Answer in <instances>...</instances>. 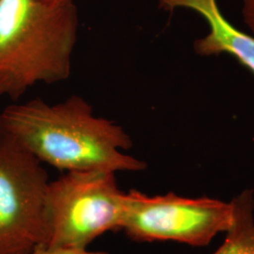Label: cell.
<instances>
[{
  "label": "cell",
  "mask_w": 254,
  "mask_h": 254,
  "mask_svg": "<svg viewBox=\"0 0 254 254\" xmlns=\"http://www.w3.org/2000/svg\"><path fill=\"white\" fill-rule=\"evenodd\" d=\"M78 23L73 2L0 0V97L17 101L37 84L67 80Z\"/></svg>",
  "instance_id": "obj_2"
},
{
  "label": "cell",
  "mask_w": 254,
  "mask_h": 254,
  "mask_svg": "<svg viewBox=\"0 0 254 254\" xmlns=\"http://www.w3.org/2000/svg\"><path fill=\"white\" fill-rule=\"evenodd\" d=\"M40 1L50 5H64V4L73 2V0H40Z\"/></svg>",
  "instance_id": "obj_10"
},
{
  "label": "cell",
  "mask_w": 254,
  "mask_h": 254,
  "mask_svg": "<svg viewBox=\"0 0 254 254\" xmlns=\"http://www.w3.org/2000/svg\"><path fill=\"white\" fill-rule=\"evenodd\" d=\"M49 183L41 161L0 136V254H30L46 245Z\"/></svg>",
  "instance_id": "obj_4"
},
{
  "label": "cell",
  "mask_w": 254,
  "mask_h": 254,
  "mask_svg": "<svg viewBox=\"0 0 254 254\" xmlns=\"http://www.w3.org/2000/svg\"><path fill=\"white\" fill-rule=\"evenodd\" d=\"M232 204L211 198H184L173 192L148 196L136 190L126 193L122 232L136 242L175 241L193 247L208 245L227 233Z\"/></svg>",
  "instance_id": "obj_5"
},
{
  "label": "cell",
  "mask_w": 254,
  "mask_h": 254,
  "mask_svg": "<svg viewBox=\"0 0 254 254\" xmlns=\"http://www.w3.org/2000/svg\"><path fill=\"white\" fill-rule=\"evenodd\" d=\"M46 211V247L87 249L108 232H122L126 193L119 189L116 173L68 172L49 183Z\"/></svg>",
  "instance_id": "obj_3"
},
{
  "label": "cell",
  "mask_w": 254,
  "mask_h": 254,
  "mask_svg": "<svg viewBox=\"0 0 254 254\" xmlns=\"http://www.w3.org/2000/svg\"><path fill=\"white\" fill-rule=\"evenodd\" d=\"M0 136L65 173H117L147 168L144 161L124 154L133 146L126 130L113 121L95 116L91 105L78 95L57 104L32 99L7 106L0 111Z\"/></svg>",
  "instance_id": "obj_1"
},
{
  "label": "cell",
  "mask_w": 254,
  "mask_h": 254,
  "mask_svg": "<svg viewBox=\"0 0 254 254\" xmlns=\"http://www.w3.org/2000/svg\"><path fill=\"white\" fill-rule=\"evenodd\" d=\"M30 254H109L106 252H90L87 249L57 247L49 248L46 246H39Z\"/></svg>",
  "instance_id": "obj_8"
},
{
  "label": "cell",
  "mask_w": 254,
  "mask_h": 254,
  "mask_svg": "<svg viewBox=\"0 0 254 254\" xmlns=\"http://www.w3.org/2000/svg\"><path fill=\"white\" fill-rule=\"evenodd\" d=\"M231 204V226L224 243L214 254H254V191L241 192Z\"/></svg>",
  "instance_id": "obj_7"
},
{
  "label": "cell",
  "mask_w": 254,
  "mask_h": 254,
  "mask_svg": "<svg viewBox=\"0 0 254 254\" xmlns=\"http://www.w3.org/2000/svg\"><path fill=\"white\" fill-rule=\"evenodd\" d=\"M243 18L254 34V0H243Z\"/></svg>",
  "instance_id": "obj_9"
},
{
  "label": "cell",
  "mask_w": 254,
  "mask_h": 254,
  "mask_svg": "<svg viewBox=\"0 0 254 254\" xmlns=\"http://www.w3.org/2000/svg\"><path fill=\"white\" fill-rule=\"evenodd\" d=\"M160 9L173 12L178 8L192 9L207 22L208 34L194 42L201 57L232 55L254 74V37L242 32L224 17L217 0H158Z\"/></svg>",
  "instance_id": "obj_6"
}]
</instances>
